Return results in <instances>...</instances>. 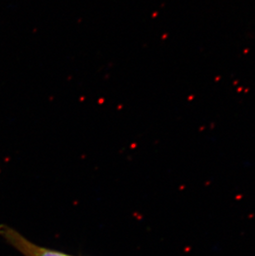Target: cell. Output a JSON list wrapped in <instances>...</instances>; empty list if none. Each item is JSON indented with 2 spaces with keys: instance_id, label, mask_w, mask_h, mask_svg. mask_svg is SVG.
<instances>
[{
  "instance_id": "cell-1",
  "label": "cell",
  "mask_w": 255,
  "mask_h": 256,
  "mask_svg": "<svg viewBox=\"0 0 255 256\" xmlns=\"http://www.w3.org/2000/svg\"><path fill=\"white\" fill-rule=\"evenodd\" d=\"M0 237H2L24 256H72L34 244L16 230L7 226L0 225Z\"/></svg>"
}]
</instances>
